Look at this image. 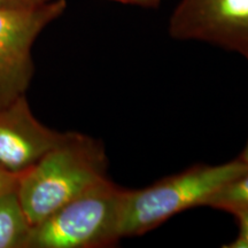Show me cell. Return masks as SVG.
I'll return each instance as SVG.
<instances>
[{"mask_svg":"<svg viewBox=\"0 0 248 248\" xmlns=\"http://www.w3.org/2000/svg\"><path fill=\"white\" fill-rule=\"evenodd\" d=\"M64 9V0L0 4V107L23 95L32 71L33 42Z\"/></svg>","mask_w":248,"mask_h":248,"instance_id":"4","label":"cell"},{"mask_svg":"<svg viewBox=\"0 0 248 248\" xmlns=\"http://www.w3.org/2000/svg\"><path fill=\"white\" fill-rule=\"evenodd\" d=\"M21 173L9 172L7 170L0 168V195L5 193V192L16 188Z\"/></svg>","mask_w":248,"mask_h":248,"instance_id":"10","label":"cell"},{"mask_svg":"<svg viewBox=\"0 0 248 248\" xmlns=\"http://www.w3.org/2000/svg\"><path fill=\"white\" fill-rule=\"evenodd\" d=\"M168 32L237 52L248 61V0H179Z\"/></svg>","mask_w":248,"mask_h":248,"instance_id":"5","label":"cell"},{"mask_svg":"<svg viewBox=\"0 0 248 248\" xmlns=\"http://www.w3.org/2000/svg\"><path fill=\"white\" fill-rule=\"evenodd\" d=\"M248 171L240 159L223 164H197L160 179L147 187L124 190L121 237H137L154 230L177 214L208 206L223 186Z\"/></svg>","mask_w":248,"mask_h":248,"instance_id":"2","label":"cell"},{"mask_svg":"<svg viewBox=\"0 0 248 248\" xmlns=\"http://www.w3.org/2000/svg\"><path fill=\"white\" fill-rule=\"evenodd\" d=\"M113 1H117V2H121V4H125V5L138 6V7L153 8V7H157V6L160 5L161 0H113Z\"/></svg>","mask_w":248,"mask_h":248,"instance_id":"11","label":"cell"},{"mask_svg":"<svg viewBox=\"0 0 248 248\" xmlns=\"http://www.w3.org/2000/svg\"><path fill=\"white\" fill-rule=\"evenodd\" d=\"M107 177L31 228L28 248H95L113 246L120 232L123 195Z\"/></svg>","mask_w":248,"mask_h":248,"instance_id":"3","label":"cell"},{"mask_svg":"<svg viewBox=\"0 0 248 248\" xmlns=\"http://www.w3.org/2000/svg\"><path fill=\"white\" fill-rule=\"evenodd\" d=\"M31 113L23 95L0 107V168L22 173L63 139Z\"/></svg>","mask_w":248,"mask_h":248,"instance_id":"6","label":"cell"},{"mask_svg":"<svg viewBox=\"0 0 248 248\" xmlns=\"http://www.w3.org/2000/svg\"><path fill=\"white\" fill-rule=\"evenodd\" d=\"M239 225V233L231 243L224 245V248H248V213L234 215Z\"/></svg>","mask_w":248,"mask_h":248,"instance_id":"9","label":"cell"},{"mask_svg":"<svg viewBox=\"0 0 248 248\" xmlns=\"http://www.w3.org/2000/svg\"><path fill=\"white\" fill-rule=\"evenodd\" d=\"M207 207L230 213L233 216L248 213V171L223 186Z\"/></svg>","mask_w":248,"mask_h":248,"instance_id":"8","label":"cell"},{"mask_svg":"<svg viewBox=\"0 0 248 248\" xmlns=\"http://www.w3.org/2000/svg\"><path fill=\"white\" fill-rule=\"evenodd\" d=\"M46 0H0V4H12V5H22V4H35Z\"/></svg>","mask_w":248,"mask_h":248,"instance_id":"12","label":"cell"},{"mask_svg":"<svg viewBox=\"0 0 248 248\" xmlns=\"http://www.w3.org/2000/svg\"><path fill=\"white\" fill-rule=\"evenodd\" d=\"M107 157L100 142L66 133L58 145L21 173L16 193L31 226L39 224L83 192L106 178Z\"/></svg>","mask_w":248,"mask_h":248,"instance_id":"1","label":"cell"},{"mask_svg":"<svg viewBox=\"0 0 248 248\" xmlns=\"http://www.w3.org/2000/svg\"><path fill=\"white\" fill-rule=\"evenodd\" d=\"M31 228L16 188L0 195V248L26 247Z\"/></svg>","mask_w":248,"mask_h":248,"instance_id":"7","label":"cell"},{"mask_svg":"<svg viewBox=\"0 0 248 248\" xmlns=\"http://www.w3.org/2000/svg\"><path fill=\"white\" fill-rule=\"evenodd\" d=\"M239 159H240L241 161H243V162H245L246 164H248V142H247L246 147L244 148L243 153H241V155H240Z\"/></svg>","mask_w":248,"mask_h":248,"instance_id":"13","label":"cell"}]
</instances>
